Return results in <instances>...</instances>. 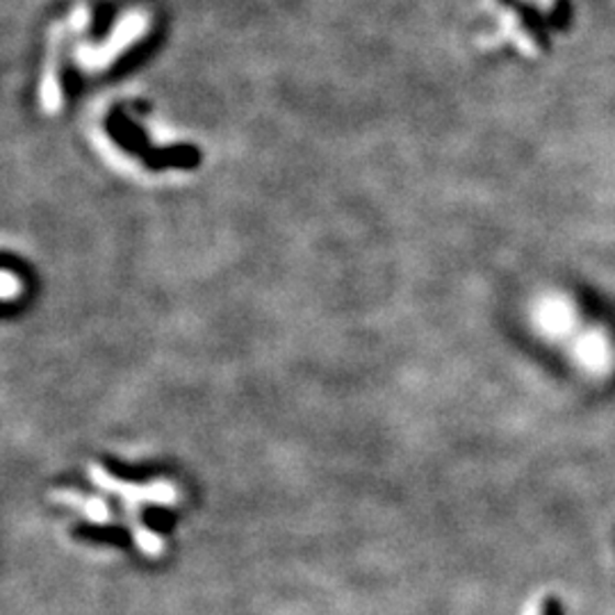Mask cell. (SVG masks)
Instances as JSON below:
<instances>
[]
</instances>
